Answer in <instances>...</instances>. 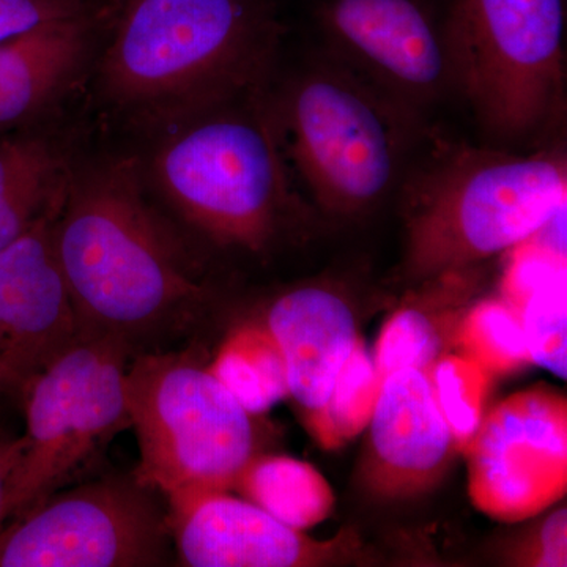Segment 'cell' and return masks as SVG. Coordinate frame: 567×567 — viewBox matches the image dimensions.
Segmentation results:
<instances>
[{"label": "cell", "mask_w": 567, "mask_h": 567, "mask_svg": "<svg viewBox=\"0 0 567 567\" xmlns=\"http://www.w3.org/2000/svg\"><path fill=\"white\" fill-rule=\"evenodd\" d=\"M435 142L402 194L401 274L412 286L527 244L566 203L563 153Z\"/></svg>", "instance_id": "1"}, {"label": "cell", "mask_w": 567, "mask_h": 567, "mask_svg": "<svg viewBox=\"0 0 567 567\" xmlns=\"http://www.w3.org/2000/svg\"><path fill=\"white\" fill-rule=\"evenodd\" d=\"M52 241L84 331L133 342L207 297L128 175L76 186L55 215Z\"/></svg>", "instance_id": "2"}, {"label": "cell", "mask_w": 567, "mask_h": 567, "mask_svg": "<svg viewBox=\"0 0 567 567\" xmlns=\"http://www.w3.org/2000/svg\"><path fill=\"white\" fill-rule=\"evenodd\" d=\"M415 130L420 122L333 59L295 82L282 104L287 158L316 207L338 218L390 193Z\"/></svg>", "instance_id": "3"}, {"label": "cell", "mask_w": 567, "mask_h": 567, "mask_svg": "<svg viewBox=\"0 0 567 567\" xmlns=\"http://www.w3.org/2000/svg\"><path fill=\"white\" fill-rule=\"evenodd\" d=\"M453 87L495 140L535 137L565 106L563 0H451L445 28Z\"/></svg>", "instance_id": "4"}, {"label": "cell", "mask_w": 567, "mask_h": 567, "mask_svg": "<svg viewBox=\"0 0 567 567\" xmlns=\"http://www.w3.org/2000/svg\"><path fill=\"white\" fill-rule=\"evenodd\" d=\"M125 386L140 445L137 483L164 498L234 491L256 456L254 415L194 350L141 354L130 361Z\"/></svg>", "instance_id": "5"}, {"label": "cell", "mask_w": 567, "mask_h": 567, "mask_svg": "<svg viewBox=\"0 0 567 567\" xmlns=\"http://www.w3.org/2000/svg\"><path fill=\"white\" fill-rule=\"evenodd\" d=\"M132 342L84 331L20 395L24 451L7 491L3 524L47 498L107 440L132 427L126 371Z\"/></svg>", "instance_id": "6"}, {"label": "cell", "mask_w": 567, "mask_h": 567, "mask_svg": "<svg viewBox=\"0 0 567 567\" xmlns=\"http://www.w3.org/2000/svg\"><path fill=\"white\" fill-rule=\"evenodd\" d=\"M156 174L193 226L216 244L251 252L271 244L293 200L279 140L252 118L194 126L159 153Z\"/></svg>", "instance_id": "7"}, {"label": "cell", "mask_w": 567, "mask_h": 567, "mask_svg": "<svg viewBox=\"0 0 567 567\" xmlns=\"http://www.w3.org/2000/svg\"><path fill=\"white\" fill-rule=\"evenodd\" d=\"M167 513L136 477L55 491L0 527V567L163 566Z\"/></svg>", "instance_id": "8"}, {"label": "cell", "mask_w": 567, "mask_h": 567, "mask_svg": "<svg viewBox=\"0 0 567 567\" xmlns=\"http://www.w3.org/2000/svg\"><path fill=\"white\" fill-rule=\"evenodd\" d=\"M264 31L251 0H132L107 78L128 99L167 96L234 73Z\"/></svg>", "instance_id": "9"}, {"label": "cell", "mask_w": 567, "mask_h": 567, "mask_svg": "<svg viewBox=\"0 0 567 567\" xmlns=\"http://www.w3.org/2000/svg\"><path fill=\"white\" fill-rule=\"evenodd\" d=\"M468 495L481 513L518 524L567 492V401L546 386L506 398L477 425L464 451Z\"/></svg>", "instance_id": "10"}, {"label": "cell", "mask_w": 567, "mask_h": 567, "mask_svg": "<svg viewBox=\"0 0 567 567\" xmlns=\"http://www.w3.org/2000/svg\"><path fill=\"white\" fill-rule=\"evenodd\" d=\"M319 20L331 59L416 122L453 87L442 29L416 0H328Z\"/></svg>", "instance_id": "11"}, {"label": "cell", "mask_w": 567, "mask_h": 567, "mask_svg": "<svg viewBox=\"0 0 567 567\" xmlns=\"http://www.w3.org/2000/svg\"><path fill=\"white\" fill-rule=\"evenodd\" d=\"M58 204L0 249V393L20 398L82 333L52 241Z\"/></svg>", "instance_id": "12"}, {"label": "cell", "mask_w": 567, "mask_h": 567, "mask_svg": "<svg viewBox=\"0 0 567 567\" xmlns=\"http://www.w3.org/2000/svg\"><path fill=\"white\" fill-rule=\"evenodd\" d=\"M167 527L188 567H319L358 559L360 539L342 529L317 540L230 491L167 496Z\"/></svg>", "instance_id": "13"}, {"label": "cell", "mask_w": 567, "mask_h": 567, "mask_svg": "<svg viewBox=\"0 0 567 567\" xmlns=\"http://www.w3.org/2000/svg\"><path fill=\"white\" fill-rule=\"evenodd\" d=\"M360 458V486L380 502L434 491L458 453L456 436L429 371L398 369L383 377Z\"/></svg>", "instance_id": "14"}, {"label": "cell", "mask_w": 567, "mask_h": 567, "mask_svg": "<svg viewBox=\"0 0 567 567\" xmlns=\"http://www.w3.org/2000/svg\"><path fill=\"white\" fill-rule=\"evenodd\" d=\"M264 319L282 354L289 398L317 439L339 380L364 344L352 306L333 287L306 284L275 298Z\"/></svg>", "instance_id": "15"}, {"label": "cell", "mask_w": 567, "mask_h": 567, "mask_svg": "<svg viewBox=\"0 0 567 567\" xmlns=\"http://www.w3.org/2000/svg\"><path fill=\"white\" fill-rule=\"evenodd\" d=\"M477 268L450 271L413 286L377 339L372 358L382 379L404 368L431 371L436 361L457 350L458 327L480 289Z\"/></svg>", "instance_id": "16"}, {"label": "cell", "mask_w": 567, "mask_h": 567, "mask_svg": "<svg viewBox=\"0 0 567 567\" xmlns=\"http://www.w3.org/2000/svg\"><path fill=\"white\" fill-rule=\"evenodd\" d=\"M85 47L81 14L0 43V126L28 117L70 76Z\"/></svg>", "instance_id": "17"}, {"label": "cell", "mask_w": 567, "mask_h": 567, "mask_svg": "<svg viewBox=\"0 0 567 567\" xmlns=\"http://www.w3.org/2000/svg\"><path fill=\"white\" fill-rule=\"evenodd\" d=\"M234 491L300 532L333 514L336 496L327 477L308 462L289 456H254Z\"/></svg>", "instance_id": "18"}, {"label": "cell", "mask_w": 567, "mask_h": 567, "mask_svg": "<svg viewBox=\"0 0 567 567\" xmlns=\"http://www.w3.org/2000/svg\"><path fill=\"white\" fill-rule=\"evenodd\" d=\"M207 365L254 416L289 398L282 354L264 323L237 328L224 339L215 360Z\"/></svg>", "instance_id": "19"}, {"label": "cell", "mask_w": 567, "mask_h": 567, "mask_svg": "<svg viewBox=\"0 0 567 567\" xmlns=\"http://www.w3.org/2000/svg\"><path fill=\"white\" fill-rule=\"evenodd\" d=\"M54 174V158L39 142H0V249L58 203Z\"/></svg>", "instance_id": "20"}, {"label": "cell", "mask_w": 567, "mask_h": 567, "mask_svg": "<svg viewBox=\"0 0 567 567\" xmlns=\"http://www.w3.org/2000/svg\"><path fill=\"white\" fill-rule=\"evenodd\" d=\"M457 352L491 375H506L532 363L520 316L502 297L476 300L462 319Z\"/></svg>", "instance_id": "21"}, {"label": "cell", "mask_w": 567, "mask_h": 567, "mask_svg": "<svg viewBox=\"0 0 567 567\" xmlns=\"http://www.w3.org/2000/svg\"><path fill=\"white\" fill-rule=\"evenodd\" d=\"M436 398L450 421L458 450L475 434L486 413V395L491 374L465 353H446L429 371Z\"/></svg>", "instance_id": "22"}, {"label": "cell", "mask_w": 567, "mask_h": 567, "mask_svg": "<svg viewBox=\"0 0 567 567\" xmlns=\"http://www.w3.org/2000/svg\"><path fill=\"white\" fill-rule=\"evenodd\" d=\"M382 377L377 372L372 352L361 346L336 386L316 442L324 450L346 445L363 432L374 409Z\"/></svg>", "instance_id": "23"}, {"label": "cell", "mask_w": 567, "mask_h": 567, "mask_svg": "<svg viewBox=\"0 0 567 567\" xmlns=\"http://www.w3.org/2000/svg\"><path fill=\"white\" fill-rule=\"evenodd\" d=\"M522 328L532 363L566 380V295L565 289L540 287L522 306Z\"/></svg>", "instance_id": "24"}, {"label": "cell", "mask_w": 567, "mask_h": 567, "mask_svg": "<svg viewBox=\"0 0 567 567\" xmlns=\"http://www.w3.org/2000/svg\"><path fill=\"white\" fill-rule=\"evenodd\" d=\"M513 565L528 567L567 566V509L558 507L533 525L511 548Z\"/></svg>", "instance_id": "25"}, {"label": "cell", "mask_w": 567, "mask_h": 567, "mask_svg": "<svg viewBox=\"0 0 567 567\" xmlns=\"http://www.w3.org/2000/svg\"><path fill=\"white\" fill-rule=\"evenodd\" d=\"M82 13V0H0V43Z\"/></svg>", "instance_id": "26"}, {"label": "cell", "mask_w": 567, "mask_h": 567, "mask_svg": "<svg viewBox=\"0 0 567 567\" xmlns=\"http://www.w3.org/2000/svg\"><path fill=\"white\" fill-rule=\"evenodd\" d=\"M24 451V439L11 436L0 427V527L3 525V506L14 468Z\"/></svg>", "instance_id": "27"}]
</instances>
